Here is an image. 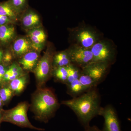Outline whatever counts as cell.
<instances>
[{"label": "cell", "instance_id": "cell-1", "mask_svg": "<svg viewBox=\"0 0 131 131\" xmlns=\"http://www.w3.org/2000/svg\"><path fill=\"white\" fill-rule=\"evenodd\" d=\"M101 96L97 88L88 90L80 96L62 102L73 110L84 129L90 126L91 120L97 115L102 107Z\"/></svg>", "mask_w": 131, "mask_h": 131}, {"label": "cell", "instance_id": "cell-2", "mask_svg": "<svg viewBox=\"0 0 131 131\" xmlns=\"http://www.w3.org/2000/svg\"><path fill=\"white\" fill-rule=\"evenodd\" d=\"M59 104L53 91L47 88H38L32 96L31 108L35 118L46 123L54 116Z\"/></svg>", "mask_w": 131, "mask_h": 131}, {"label": "cell", "instance_id": "cell-3", "mask_svg": "<svg viewBox=\"0 0 131 131\" xmlns=\"http://www.w3.org/2000/svg\"><path fill=\"white\" fill-rule=\"evenodd\" d=\"M29 106L27 102H24L19 103L12 109L3 110L1 117V122H9L21 127L43 130L44 129L34 126L29 121L27 116V111Z\"/></svg>", "mask_w": 131, "mask_h": 131}, {"label": "cell", "instance_id": "cell-4", "mask_svg": "<svg viewBox=\"0 0 131 131\" xmlns=\"http://www.w3.org/2000/svg\"><path fill=\"white\" fill-rule=\"evenodd\" d=\"M54 54L51 49H48L39 59L34 70L38 88H42L52 76L53 57Z\"/></svg>", "mask_w": 131, "mask_h": 131}, {"label": "cell", "instance_id": "cell-5", "mask_svg": "<svg viewBox=\"0 0 131 131\" xmlns=\"http://www.w3.org/2000/svg\"><path fill=\"white\" fill-rule=\"evenodd\" d=\"M74 43L90 49L95 43L101 40L100 35L89 26H79L74 28L71 32Z\"/></svg>", "mask_w": 131, "mask_h": 131}, {"label": "cell", "instance_id": "cell-6", "mask_svg": "<svg viewBox=\"0 0 131 131\" xmlns=\"http://www.w3.org/2000/svg\"><path fill=\"white\" fill-rule=\"evenodd\" d=\"M90 50L93 54L92 62H106L112 64L115 61V48L109 40L101 39Z\"/></svg>", "mask_w": 131, "mask_h": 131}, {"label": "cell", "instance_id": "cell-7", "mask_svg": "<svg viewBox=\"0 0 131 131\" xmlns=\"http://www.w3.org/2000/svg\"><path fill=\"white\" fill-rule=\"evenodd\" d=\"M68 51L71 63L81 69L93 61V54L90 49L73 44Z\"/></svg>", "mask_w": 131, "mask_h": 131}, {"label": "cell", "instance_id": "cell-8", "mask_svg": "<svg viewBox=\"0 0 131 131\" xmlns=\"http://www.w3.org/2000/svg\"><path fill=\"white\" fill-rule=\"evenodd\" d=\"M99 115L102 116L104 119L103 128L101 131H122L117 113L112 105L101 107Z\"/></svg>", "mask_w": 131, "mask_h": 131}, {"label": "cell", "instance_id": "cell-9", "mask_svg": "<svg viewBox=\"0 0 131 131\" xmlns=\"http://www.w3.org/2000/svg\"><path fill=\"white\" fill-rule=\"evenodd\" d=\"M111 65L106 62H92L82 68V72L89 75L100 84L105 78Z\"/></svg>", "mask_w": 131, "mask_h": 131}, {"label": "cell", "instance_id": "cell-10", "mask_svg": "<svg viewBox=\"0 0 131 131\" xmlns=\"http://www.w3.org/2000/svg\"><path fill=\"white\" fill-rule=\"evenodd\" d=\"M32 48L35 51L40 52L44 46L46 35L44 30L39 27L30 29L28 34Z\"/></svg>", "mask_w": 131, "mask_h": 131}, {"label": "cell", "instance_id": "cell-11", "mask_svg": "<svg viewBox=\"0 0 131 131\" xmlns=\"http://www.w3.org/2000/svg\"><path fill=\"white\" fill-rule=\"evenodd\" d=\"M39 60L38 52L32 51L24 54L19 61V63L24 70L31 71L34 70Z\"/></svg>", "mask_w": 131, "mask_h": 131}, {"label": "cell", "instance_id": "cell-12", "mask_svg": "<svg viewBox=\"0 0 131 131\" xmlns=\"http://www.w3.org/2000/svg\"><path fill=\"white\" fill-rule=\"evenodd\" d=\"M24 27L32 29L37 27L40 23V18L38 14L33 9L27 8L24 11L21 19Z\"/></svg>", "mask_w": 131, "mask_h": 131}, {"label": "cell", "instance_id": "cell-13", "mask_svg": "<svg viewBox=\"0 0 131 131\" xmlns=\"http://www.w3.org/2000/svg\"><path fill=\"white\" fill-rule=\"evenodd\" d=\"M32 47L29 39L21 38L16 39L13 45V50L15 54L18 56H24L30 51Z\"/></svg>", "mask_w": 131, "mask_h": 131}, {"label": "cell", "instance_id": "cell-14", "mask_svg": "<svg viewBox=\"0 0 131 131\" xmlns=\"http://www.w3.org/2000/svg\"><path fill=\"white\" fill-rule=\"evenodd\" d=\"M71 63L68 50L58 52L53 57V67H66Z\"/></svg>", "mask_w": 131, "mask_h": 131}, {"label": "cell", "instance_id": "cell-15", "mask_svg": "<svg viewBox=\"0 0 131 131\" xmlns=\"http://www.w3.org/2000/svg\"><path fill=\"white\" fill-rule=\"evenodd\" d=\"M15 33V28L12 25L0 26V41L4 43L10 42L14 38Z\"/></svg>", "mask_w": 131, "mask_h": 131}, {"label": "cell", "instance_id": "cell-16", "mask_svg": "<svg viewBox=\"0 0 131 131\" xmlns=\"http://www.w3.org/2000/svg\"><path fill=\"white\" fill-rule=\"evenodd\" d=\"M28 78L27 75L24 74L10 82L9 87L14 93L20 94L26 88Z\"/></svg>", "mask_w": 131, "mask_h": 131}, {"label": "cell", "instance_id": "cell-17", "mask_svg": "<svg viewBox=\"0 0 131 131\" xmlns=\"http://www.w3.org/2000/svg\"><path fill=\"white\" fill-rule=\"evenodd\" d=\"M23 70L18 64L13 63L9 69L6 71L3 80L10 82L24 75Z\"/></svg>", "mask_w": 131, "mask_h": 131}, {"label": "cell", "instance_id": "cell-18", "mask_svg": "<svg viewBox=\"0 0 131 131\" xmlns=\"http://www.w3.org/2000/svg\"><path fill=\"white\" fill-rule=\"evenodd\" d=\"M66 86L67 93L73 98L80 96L87 91L78 79L73 81Z\"/></svg>", "mask_w": 131, "mask_h": 131}, {"label": "cell", "instance_id": "cell-19", "mask_svg": "<svg viewBox=\"0 0 131 131\" xmlns=\"http://www.w3.org/2000/svg\"><path fill=\"white\" fill-rule=\"evenodd\" d=\"M19 14L8 1L0 2V15L7 16L14 20L17 19Z\"/></svg>", "mask_w": 131, "mask_h": 131}, {"label": "cell", "instance_id": "cell-20", "mask_svg": "<svg viewBox=\"0 0 131 131\" xmlns=\"http://www.w3.org/2000/svg\"><path fill=\"white\" fill-rule=\"evenodd\" d=\"M78 80L87 91L94 88H97V86L99 84L91 77L82 73V70Z\"/></svg>", "mask_w": 131, "mask_h": 131}, {"label": "cell", "instance_id": "cell-21", "mask_svg": "<svg viewBox=\"0 0 131 131\" xmlns=\"http://www.w3.org/2000/svg\"><path fill=\"white\" fill-rule=\"evenodd\" d=\"M66 67L68 72V79L66 84L67 85L73 81L78 79L81 72V69L71 63Z\"/></svg>", "mask_w": 131, "mask_h": 131}, {"label": "cell", "instance_id": "cell-22", "mask_svg": "<svg viewBox=\"0 0 131 131\" xmlns=\"http://www.w3.org/2000/svg\"><path fill=\"white\" fill-rule=\"evenodd\" d=\"M52 75L59 82L66 84L68 79V72L66 67H60L54 68Z\"/></svg>", "mask_w": 131, "mask_h": 131}, {"label": "cell", "instance_id": "cell-23", "mask_svg": "<svg viewBox=\"0 0 131 131\" xmlns=\"http://www.w3.org/2000/svg\"><path fill=\"white\" fill-rule=\"evenodd\" d=\"M28 0H8V2L19 14L27 9Z\"/></svg>", "mask_w": 131, "mask_h": 131}, {"label": "cell", "instance_id": "cell-24", "mask_svg": "<svg viewBox=\"0 0 131 131\" xmlns=\"http://www.w3.org/2000/svg\"><path fill=\"white\" fill-rule=\"evenodd\" d=\"M13 94V92L9 88H3L0 90V97L2 102L9 101Z\"/></svg>", "mask_w": 131, "mask_h": 131}, {"label": "cell", "instance_id": "cell-25", "mask_svg": "<svg viewBox=\"0 0 131 131\" xmlns=\"http://www.w3.org/2000/svg\"><path fill=\"white\" fill-rule=\"evenodd\" d=\"M13 20L7 16L0 15V26L12 23Z\"/></svg>", "mask_w": 131, "mask_h": 131}, {"label": "cell", "instance_id": "cell-26", "mask_svg": "<svg viewBox=\"0 0 131 131\" xmlns=\"http://www.w3.org/2000/svg\"><path fill=\"white\" fill-rule=\"evenodd\" d=\"M3 59L4 61L6 62L9 63L12 61L13 59V57H12V54L8 52L5 54L4 56H3Z\"/></svg>", "mask_w": 131, "mask_h": 131}, {"label": "cell", "instance_id": "cell-27", "mask_svg": "<svg viewBox=\"0 0 131 131\" xmlns=\"http://www.w3.org/2000/svg\"><path fill=\"white\" fill-rule=\"evenodd\" d=\"M5 67L3 66L0 64V82L3 79V76L6 71Z\"/></svg>", "mask_w": 131, "mask_h": 131}, {"label": "cell", "instance_id": "cell-28", "mask_svg": "<svg viewBox=\"0 0 131 131\" xmlns=\"http://www.w3.org/2000/svg\"><path fill=\"white\" fill-rule=\"evenodd\" d=\"M84 131H101L97 126H89L87 129H85Z\"/></svg>", "mask_w": 131, "mask_h": 131}, {"label": "cell", "instance_id": "cell-29", "mask_svg": "<svg viewBox=\"0 0 131 131\" xmlns=\"http://www.w3.org/2000/svg\"><path fill=\"white\" fill-rule=\"evenodd\" d=\"M3 56L2 52L0 50V62L2 61L3 58Z\"/></svg>", "mask_w": 131, "mask_h": 131}, {"label": "cell", "instance_id": "cell-30", "mask_svg": "<svg viewBox=\"0 0 131 131\" xmlns=\"http://www.w3.org/2000/svg\"><path fill=\"white\" fill-rule=\"evenodd\" d=\"M2 102L0 101V107H1V106L2 105Z\"/></svg>", "mask_w": 131, "mask_h": 131}, {"label": "cell", "instance_id": "cell-31", "mask_svg": "<svg viewBox=\"0 0 131 131\" xmlns=\"http://www.w3.org/2000/svg\"><path fill=\"white\" fill-rule=\"evenodd\" d=\"M0 101L2 102V100L1 99V97H0Z\"/></svg>", "mask_w": 131, "mask_h": 131}, {"label": "cell", "instance_id": "cell-32", "mask_svg": "<svg viewBox=\"0 0 131 131\" xmlns=\"http://www.w3.org/2000/svg\"><path fill=\"white\" fill-rule=\"evenodd\" d=\"M0 122H1V117H0Z\"/></svg>", "mask_w": 131, "mask_h": 131}]
</instances>
